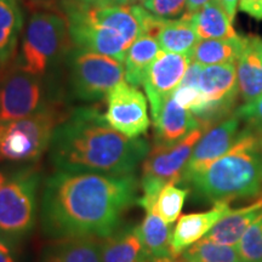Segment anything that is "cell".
I'll return each instance as SVG.
<instances>
[{"mask_svg":"<svg viewBox=\"0 0 262 262\" xmlns=\"http://www.w3.org/2000/svg\"><path fill=\"white\" fill-rule=\"evenodd\" d=\"M137 182L130 175L58 170L47 180L41 201L42 231L48 237L106 238L124 212L137 202Z\"/></svg>","mask_w":262,"mask_h":262,"instance_id":"cell-1","label":"cell"},{"mask_svg":"<svg viewBox=\"0 0 262 262\" xmlns=\"http://www.w3.org/2000/svg\"><path fill=\"white\" fill-rule=\"evenodd\" d=\"M50 158L62 171L130 175L149 152L145 140L130 139L96 108H79L55 130Z\"/></svg>","mask_w":262,"mask_h":262,"instance_id":"cell-2","label":"cell"},{"mask_svg":"<svg viewBox=\"0 0 262 262\" xmlns=\"http://www.w3.org/2000/svg\"><path fill=\"white\" fill-rule=\"evenodd\" d=\"M63 11L68 34L78 49L124 62L126 51L146 33L150 12L136 4H89L67 0Z\"/></svg>","mask_w":262,"mask_h":262,"instance_id":"cell-3","label":"cell"},{"mask_svg":"<svg viewBox=\"0 0 262 262\" xmlns=\"http://www.w3.org/2000/svg\"><path fill=\"white\" fill-rule=\"evenodd\" d=\"M187 182L209 202H229L262 193V158L256 129L241 130L227 153Z\"/></svg>","mask_w":262,"mask_h":262,"instance_id":"cell-4","label":"cell"},{"mask_svg":"<svg viewBox=\"0 0 262 262\" xmlns=\"http://www.w3.org/2000/svg\"><path fill=\"white\" fill-rule=\"evenodd\" d=\"M63 120L57 108L44 106L32 116L0 122V159L16 163L39 159Z\"/></svg>","mask_w":262,"mask_h":262,"instance_id":"cell-5","label":"cell"},{"mask_svg":"<svg viewBox=\"0 0 262 262\" xmlns=\"http://www.w3.org/2000/svg\"><path fill=\"white\" fill-rule=\"evenodd\" d=\"M204 133L202 127H198L176 142H157L147 153L142 164L141 180L143 194L137 199V203L146 211L153 210L160 191L166 185L182 181L183 170L187 165L192 150Z\"/></svg>","mask_w":262,"mask_h":262,"instance_id":"cell-6","label":"cell"},{"mask_svg":"<svg viewBox=\"0 0 262 262\" xmlns=\"http://www.w3.org/2000/svg\"><path fill=\"white\" fill-rule=\"evenodd\" d=\"M67 32V21L58 14H33L25 29L16 64L41 77L63 50Z\"/></svg>","mask_w":262,"mask_h":262,"instance_id":"cell-7","label":"cell"},{"mask_svg":"<svg viewBox=\"0 0 262 262\" xmlns=\"http://www.w3.org/2000/svg\"><path fill=\"white\" fill-rule=\"evenodd\" d=\"M40 178L35 170H19L0 188V235L11 241L28 234L37 217Z\"/></svg>","mask_w":262,"mask_h":262,"instance_id":"cell-8","label":"cell"},{"mask_svg":"<svg viewBox=\"0 0 262 262\" xmlns=\"http://www.w3.org/2000/svg\"><path fill=\"white\" fill-rule=\"evenodd\" d=\"M125 78L124 63L98 52L78 49L71 57L74 94L81 100H100Z\"/></svg>","mask_w":262,"mask_h":262,"instance_id":"cell-9","label":"cell"},{"mask_svg":"<svg viewBox=\"0 0 262 262\" xmlns=\"http://www.w3.org/2000/svg\"><path fill=\"white\" fill-rule=\"evenodd\" d=\"M44 106L47 104L40 77L17 64L0 73V122L32 116Z\"/></svg>","mask_w":262,"mask_h":262,"instance_id":"cell-10","label":"cell"},{"mask_svg":"<svg viewBox=\"0 0 262 262\" xmlns=\"http://www.w3.org/2000/svg\"><path fill=\"white\" fill-rule=\"evenodd\" d=\"M104 118L113 129L130 139H139L150 125L145 95L126 81H120L107 94Z\"/></svg>","mask_w":262,"mask_h":262,"instance_id":"cell-11","label":"cell"},{"mask_svg":"<svg viewBox=\"0 0 262 262\" xmlns=\"http://www.w3.org/2000/svg\"><path fill=\"white\" fill-rule=\"evenodd\" d=\"M192 58L189 55L160 51L150 63L143 79L152 116L158 112L166 98L172 95L187 72Z\"/></svg>","mask_w":262,"mask_h":262,"instance_id":"cell-12","label":"cell"},{"mask_svg":"<svg viewBox=\"0 0 262 262\" xmlns=\"http://www.w3.org/2000/svg\"><path fill=\"white\" fill-rule=\"evenodd\" d=\"M241 133V119L233 114L205 133L196 142L182 173L183 181H188L195 173L203 171L234 145Z\"/></svg>","mask_w":262,"mask_h":262,"instance_id":"cell-13","label":"cell"},{"mask_svg":"<svg viewBox=\"0 0 262 262\" xmlns=\"http://www.w3.org/2000/svg\"><path fill=\"white\" fill-rule=\"evenodd\" d=\"M229 211V202L224 201L215 203L214 208L210 210L181 216L172 231V256H180L186 249L204 238L208 232Z\"/></svg>","mask_w":262,"mask_h":262,"instance_id":"cell-14","label":"cell"},{"mask_svg":"<svg viewBox=\"0 0 262 262\" xmlns=\"http://www.w3.org/2000/svg\"><path fill=\"white\" fill-rule=\"evenodd\" d=\"M152 118L156 126L157 142H176L201 127L194 114L180 106L172 96L164 101L162 107Z\"/></svg>","mask_w":262,"mask_h":262,"instance_id":"cell-15","label":"cell"},{"mask_svg":"<svg viewBox=\"0 0 262 262\" xmlns=\"http://www.w3.org/2000/svg\"><path fill=\"white\" fill-rule=\"evenodd\" d=\"M237 79L245 103L262 96V40L258 37H247L237 60Z\"/></svg>","mask_w":262,"mask_h":262,"instance_id":"cell-16","label":"cell"},{"mask_svg":"<svg viewBox=\"0 0 262 262\" xmlns=\"http://www.w3.org/2000/svg\"><path fill=\"white\" fill-rule=\"evenodd\" d=\"M198 89L209 102L235 103L239 93L237 64L203 66L198 79Z\"/></svg>","mask_w":262,"mask_h":262,"instance_id":"cell-17","label":"cell"},{"mask_svg":"<svg viewBox=\"0 0 262 262\" xmlns=\"http://www.w3.org/2000/svg\"><path fill=\"white\" fill-rule=\"evenodd\" d=\"M262 215V196L256 199L250 205L243 208L231 209L220 221L212 227L204 238L219 244L233 245L237 244L247 232V229Z\"/></svg>","mask_w":262,"mask_h":262,"instance_id":"cell-18","label":"cell"},{"mask_svg":"<svg viewBox=\"0 0 262 262\" xmlns=\"http://www.w3.org/2000/svg\"><path fill=\"white\" fill-rule=\"evenodd\" d=\"M192 21L199 39H232L239 35L220 0H210L192 15H182Z\"/></svg>","mask_w":262,"mask_h":262,"instance_id":"cell-19","label":"cell"},{"mask_svg":"<svg viewBox=\"0 0 262 262\" xmlns=\"http://www.w3.org/2000/svg\"><path fill=\"white\" fill-rule=\"evenodd\" d=\"M102 262H149L137 227H127L101 241Z\"/></svg>","mask_w":262,"mask_h":262,"instance_id":"cell-20","label":"cell"},{"mask_svg":"<svg viewBox=\"0 0 262 262\" xmlns=\"http://www.w3.org/2000/svg\"><path fill=\"white\" fill-rule=\"evenodd\" d=\"M160 51L162 48L156 37L146 33L140 35L126 51L123 62L126 83L136 88L141 86L147 70Z\"/></svg>","mask_w":262,"mask_h":262,"instance_id":"cell-21","label":"cell"},{"mask_svg":"<svg viewBox=\"0 0 262 262\" xmlns=\"http://www.w3.org/2000/svg\"><path fill=\"white\" fill-rule=\"evenodd\" d=\"M146 212L145 220L137 226V232L148 260L172 256V229L170 224L164 221L156 211Z\"/></svg>","mask_w":262,"mask_h":262,"instance_id":"cell-22","label":"cell"},{"mask_svg":"<svg viewBox=\"0 0 262 262\" xmlns=\"http://www.w3.org/2000/svg\"><path fill=\"white\" fill-rule=\"evenodd\" d=\"M156 38L163 51L189 56H192L193 49L199 41L194 26L186 16L179 19L164 18Z\"/></svg>","mask_w":262,"mask_h":262,"instance_id":"cell-23","label":"cell"},{"mask_svg":"<svg viewBox=\"0 0 262 262\" xmlns=\"http://www.w3.org/2000/svg\"><path fill=\"white\" fill-rule=\"evenodd\" d=\"M22 26L18 0H0V73L14 56Z\"/></svg>","mask_w":262,"mask_h":262,"instance_id":"cell-24","label":"cell"},{"mask_svg":"<svg viewBox=\"0 0 262 262\" xmlns=\"http://www.w3.org/2000/svg\"><path fill=\"white\" fill-rule=\"evenodd\" d=\"M247 37L232 39H202L192 52V62L202 66L237 63Z\"/></svg>","mask_w":262,"mask_h":262,"instance_id":"cell-25","label":"cell"},{"mask_svg":"<svg viewBox=\"0 0 262 262\" xmlns=\"http://www.w3.org/2000/svg\"><path fill=\"white\" fill-rule=\"evenodd\" d=\"M100 239L96 237L60 239L51 254L60 262H102Z\"/></svg>","mask_w":262,"mask_h":262,"instance_id":"cell-26","label":"cell"},{"mask_svg":"<svg viewBox=\"0 0 262 262\" xmlns=\"http://www.w3.org/2000/svg\"><path fill=\"white\" fill-rule=\"evenodd\" d=\"M181 256L187 262H242L237 247L219 244L206 238L186 249Z\"/></svg>","mask_w":262,"mask_h":262,"instance_id":"cell-27","label":"cell"},{"mask_svg":"<svg viewBox=\"0 0 262 262\" xmlns=\"http://www.w3.org/2000/svg\"><path fill=\"white\" fill-rule=\"evenodd\" d=\"M189 193L188 188L176 187L175 183L166 185L157 198L153 211H156L164 221L172 225L181 214L183 204Z\"/></svg>","mask_w":262,"mask_h":262,"instance_id":"cell-28","label":"cell"},{"mask_svg":"<svg viewBox=\"0 0 262 262\" xmlns=\"http://www.w3.org/2000/svg\"><path fill=\"white\" fill-rule=\"evenodd\" d=\"M237 249L242 262H262V215L247 229Z\"/></svg>","mask_w":262,"mask_h":262,"instance_id":"cell-29","label":"cell"},{"mask_svg":"<svg viewBox=\"0 0 262 262\" xmlns=\"http://www.w3.org/2000/svg\"><path fill=\"white\" fill-rule=\"evenodd\" d=\"M187 0H146L143 8L157 17L171 19L186 10Z\"/></svg>","mask_w":262,"mask_h":262,"instance_id":"cell-30","label":"cell"},{"mask_svg":"<svg viewBox=\"0 0 262 262\" xmlns=\"http://www.w3.org/2000/svg\"><path fill=\"white\" fill-rule=\"evenodd\" d=\"M241 120H244L249 126H262V96L237 108L234 112Z\"/></svg>","mask_w":262,"mask_h":262,"instance_id":"cell-31","label":"cell"},{"mask_svg":"<svg viewBox=\"0 0 262 262\" xmlns=\"http://www.w3.org/2000/svg\"><path fill=\"white\" fill-rule=\"evenodd\" d=\"M14 241L0 235V262H18Z\"/></svg>","mask_w":262,"mask_h":262,"instance_id":"cell-32","label":"cell"},{"mask_svg":"<svg viewBox=\"0 0 262 262\" xmlns=\"http://www.w3.org/2000/svg\"><path fill=\"white\" fill-rule=\"evenodd\" d=\"M239 10L255 19H262V0H239Z\"/></svg>","mask_w":262,"mask_h":262,"instance_id":"cell-33","label":"cell"},{"mask_svg":"<svg viewBox=\"0 0 262 262\" xmlns=\"http://www.w3.org/2000/svg\"><path fill=\"white\" fill-rule=\"evenodd\" d=\"M210 2V0H187V4H186V10L183 15H192L195 11H198L202 6H204L206 3Z\"/></svg>","mask_w":262,"mask_h":262,"instance_id":"cell-34","label":"cell"},{"mask_svg":"<svg viewBox=\"0 0 262 262\" xmlns=\"http://www.w3.org/2000/svg\"><path fill=\"white\" fill-rule=\"evenodd\" d=\"M220 3L225 8L226 11H227V14L229 17H231L232 21H233L235 12H237L239 0H220Z\"/></svg>","mask_w":262,"mask_h":262,"instance_id":"cell-35","label":"cell"},{"mask_svg":"<svg viewBox=\"0 0 262 262\" xmlns=\"http://www.w3.org/2000/svg\"><path fill=\"white\" fill-rule=\"evenodd\" d=\"M89 4H127V0H79Z\"/></svg>","mask_w":262,"mask_h":262,"instance_id":"cell-36","label":"cell"},{"mask_svg":"<svg viewBox=\"0 0 262 262\" xmlns=\"http://www.w3.org/2000/svg\"><path fill=\"white\" fill-rule=\"evenodd\" d=\"M149 262H187L182 256H169V257H160L156 258V260H152Z\"/></svg>","mask_w":262,"mask_h":262,"instance_id":"cell-37","label":"cell"},{"mask_svg":"<svg viewBox=\"0 0 262 262\" xmlns=\"http://www.w3.org/2000/svg\"><path fill=\"white\" fill-rule=\"evenodd\" d=\"M255 129H256L257 139H258V146H260V153H261V158H262V126L261 127H255Z\"/></svg>","mask_w":262,"mask_h":262,"instance_id":"cell-38","label":"cell"},{"mask_svg":"<svg viewBox=\"0 0 262 262\" xmlns=\"http://www.w3.org/2000/svg\"><path fill=\"white\" fill-rule=\"evenodd\" d=\"M8 179H9L8 173H6L5 171H2V170H0V188H2L3 186H4V183L8 181Z\"/></svg>","mask_w":262,"mask_h":262,"instance_id":"cell-39","label":"cell"},{"mask_svg":"<svg viewBox=\"0 0 262 262\" xmlns=\"http://www.w3.org/2000/svg\"><path fill=\"white\" fill-rule=\"evenodd\" d=\"M42 262H60V260H58V258L55 256V255L49 254L48 256L44 258V261H42Z\"/></svg>","mask_w":262,"mask_h":262,"instance_id":"cell-40","label":"cell"},{"mask_svg":"<svg viewBox=\"0 0 262 262\" xmlns=\"http://www.w3.org/2000/svg\"><path fill=\"white\" fill-rule=\"evenodd\" d=\"M25 2L32 3V4H38V3H47L49 0H25Z\"/></svg>","mask_w":262,"mask_h":262,"instance_id":"cell-41","label":"cell"},{"mask_svg":"<svg viewBox=\"0 0 262 262\" xmlns=\"http://www.w3.org/2000/svg\"><path fill=\"white\" fill-rule=\"evenodd\" d=\"M146 0H127V4H139V3H145Z\"/></svg>","mask_w":262,"mask_h":262,"instance_id":"cell-42","label":"cell"}]
</instances>
